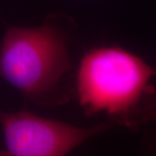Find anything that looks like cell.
Wrapping results in <instances>:
<instances>
[{
  "instance_id": "1",
  "label": "cell",
  "mask_w": 156,
  "mask_h": 156,
  "mask_svg": "<svg viewBox=\"0 0 156 156\" xmlns=\"http://www.w3.org/2000/svg\"><path fill=\"white\" fill-rule=\"evenodd\" d=\"M156 68L119 46H97L81 58L74 94L88 116L137 132L156 120Z\"/></svg>"
},
{
  "instance_id": "2",
  "label": "cell",
  "mask_w": 156,
  "mask_h": 156,
  "mask_svg": "<svg viewBox=\"0 0 156 156\" xmlns=\"http://www.w3.org/2000/svg\"><path fill=\"white\" fill-rule=\"evenodd\" d=\"M72 25L71 18L60 13L36 27L10 26L0 46V76L36 105L66 103L74 93L68 85Z\"/></svg>"
},
{
  "instance_id": "3",
  "label": "cell",
  "mask_w": 156,
  "mask_h": 156,
  "mask_svg": "<svg viewBox=\"0 0 156 156\" xmlns=\"http://www.w3.org/2000/svg\"><path fill=\"white\" fill-rule=\"evenodd\" d=\"M0 126L5 148L0 156H65L88 140L111 129L110 122L81 128L28 110L4 112Z\"/></svg>"
},
{
  "instance_id": "4",
  "label": "cell",
  "mask_w": 156,
  "mask_h": 156,
  "mask_svg": "<svg viewBox=\"0 0 156 156\" xmlns=\"http://www.w3.org/2000/svg\"><path fill=\"white\" fill-rule=\"evenodd\" d=\"M142 156H156V128L148 130L144 134Z\"/></svg>"
}]
</instances>
